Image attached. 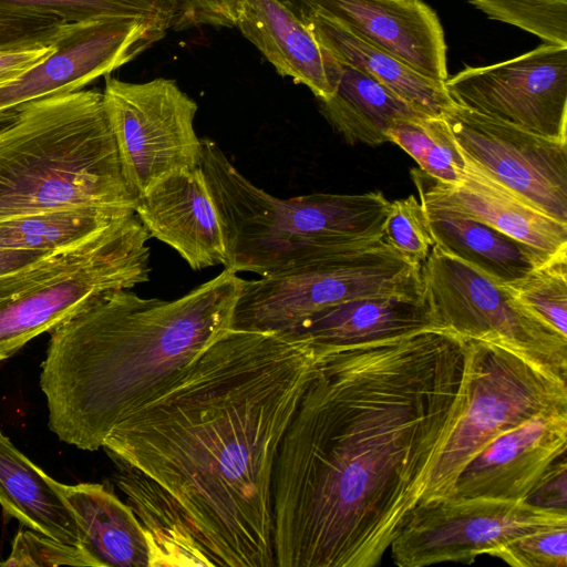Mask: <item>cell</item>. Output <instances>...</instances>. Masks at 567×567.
Returning a JSON list of instances; mask_svg holds the SVG:
<instances>
[{
	"label": "cell",
	"mask_w": 567,
	"mask_h": 567,
	"mask_svg": "<svg viewBox=\"0 0 567 567\" xmlns=\"http://www.w3.org/2000/svg\"><path fill=\"white\" fill-rule=\"evenodd\" d=\"M317 349L275 466L276 566L372 567L464 409L467 340L427 329Z\"/></svg>",
	"instance_id": "1"
},
{
	"label": "cell",
	"mask_w": 567,
	"mask_h": 567,
	"mask_svg": "<svg viewBox=\"0 0 567 567\" xmlns=\"http://www.w3.org/2000/svg\"><path fill=\"white\" fill-rule=\"evenodd\" d=\"M318 349L229 329L105 439L159 566L276 567L274 474Z\"/></svg>",
	"instance_id": "2"
},
{
	"label": "cell",
	"mask_w": 567,
	"mask_h": 567,
	"mask_svg": "<svg viewBox=\"0 0 567 567\" xmlns=\"http://www.w3.org/2000/svg\"><path fill=\"white\" fill-rule=\"evenodd\" d=\"M243 281L224 268L175 300L118 290L51 331L40 374L50 430L81 450L103 447L231 329Z\"/></svg>",
	"instance_id": "3"
},
{
	"label": "cell",
	"mask_w": 567,
	"mask_h": 567,
	"mask_svg": "<svg viewBox=\"0 0 567 567\" xmlns=\"http://www.w3.org/2000/svg\"><path fill=\"white\" fill-rule=\"evenodd\" d=\"M103 92L80 90L31 102L0 124V221L99 207L135 214Z\"/></svg>",
	"instance_id": "4"
},
{
	"label": "cell",
	"mask_w": 567,
	"mask_h": 567,
	"mask_svg": "<svg viewBox=\"0 0 567 567\" xmlns=\"http://www.w3.org/2000/svg\"><path fill=\"white\" fill-rule=\"evenodd\" d=\"M202 142V168L225 237V268L264 277L383 237L390 207L383 193L275 197L247 179L217 143Z\"/></svg>",
	"instance_id": "5"
},
{
	"label": "cell",
	"mask_w": 567,
	"mask_h": 567,
	"mask_svg": "<svg viewBox=\"0 0 567 567\" xmlns=\"http://www.w3.org/2000/svg\"><path fill=\"white\" fill-rule=\"evenodd\" d=\"M150 235L135 214L0 278V361L104 297L148 281Z\"/></svg>",
	"instance_id": "6"
},
{
	"label": "cell",
	"mask_w": 567,
	"mask_h": 567,
	"mask_svg": "<svg viewBox=\"0 0 567 567\" xmlns=\"http://www.w3.org/2000/svg\"><path fill=\"white\" fill-rule=\"evenodd\" d=\"M421 265L382 237L288 271L244 279L231 328L287 332L316 312L344 301L423 298Z\"/></svg>",
	"instance_id": "7"
},
{
	"label": "cell",
	"mask_w": 567,
	"mask_h": 567,
	"mask_svg": "<svg viewBox=\"0 0 567 567\" xmlns=\"http://www.w3.org/2000/svg\"><path fill=\"white\" fill-rule=\"evenodd\" d=\"M466 340L464 409L420 503L450 498L464 466L497 436L534 417L567 412V380L502 346Z\"/></svg>",
	"instance_id": "8"
},
{
	"label": "cell",
	"mask_w": 567,
	"mask_h": 567,
	"mask_svg": "<svg viewBox=\"0 0 567 567\" xmlns=\"http://www.w3.org/2000/svg\"><path fill=\"white\" fill-rule=\"evenodd\" d=\"M422 293L441 327L507 348L567 380V338L502 285L434 245L421 265Z\"/></svg>",
	"instance_id": "9"
},
{
	"label": "cell",
	"mask_w": 567,
	"mask_h": 567,
	"mask_svg": "<svg viewBox=\"0 0 567 567\" xmlns=\"http://www.w3.org/2000/svg\"><path fill=\"white\" fill-rule=\"evenodd\" d=\"M103 101L122 174L137 198L171 175L202 166L198 106L174 80L133 83L106 75Z\"/></svg>",
	"instance_id": "10"
},
{
	"label": "cell",
	"mask_w": 567,
	"mask_h": 567,
	"mask_svg": "<svg viewBox=\"0 0 567 567\" xmlns=\"http://www.w3.org/2000/svg\"><path fill=\"white\" fill-rule=\"evenodd\" d=\"M567 512L526 501L442 498L419 503L390 545L399 567L472 564L536 529L566 523Z\"/></svg>",
	"instance_id": "11"
},
{
	"label": "cell",
	"mask_w": 567,
	"mask_h": 567,
	"mask_svg": "<svg viewBox=\"0 0 567 567\" xmlns=\"http://www.w3.org/2000/svg\"><path fill=\"white\" fill-rule=\"evenodd\" d=\"M444 87L461 106L567 143V47L544 43L503 62L465 66Z\"/></svg>",
	"instance_id": "12"
},
{
	"label": "cell",
	"mask_w": 567,
	"mask_h": 567,
	"mask_svg": "<svg viewBox=\"0 0 567 567\" xmlns=\"http://www.w3.org/2000/svg\"><path fill=\"white\" fill-rule=\"evenodd\" d=\"M442 117L465 159L567 224V143L493 120L454 102Z\"/></svg>",
	"instance_id": "13"
},
{
	"label": "cell",
	"mask_w": 567,
	"mask_h": 567,
	"mask_svg": "<svg viewBox=\"0 0 567 567\" xmlns=\"http://www.w3.org/2000/svg\"><path fill=\"white\" fill-rule=\"evenodd\" d=\"M165 34L159 24L144 19L70 23L48 58L0 87V124L31 102L83 90L134 60Z\"/></svg>",
	"instance_id": "14"
},
{
	"label": "cell",
	"mask_w": 567,
	"mask_h": 567,
	"mask_svg": "<svg viewBox=\"0 0 567 567\" xmlns=\"http://www.w3.org/2000/svg\"><path fill=\"white\" fill-rule=\"evenodd\" d=\"M567 412L534 417L484 446L458 474L450 498L526 501L566 455Z\"/></svg>",
	"instance_id": "15"
},
{
	"label": "cell",
	"mask_w": 567,
	"mask_h": 567,
	"mask_svg": "<svg viewBox=\"0 0 567 567\" xmlns=\"http://www.w3.org/2000/svg\"><path fill=\"white\" fill-rule=\"evenodd\" d=\"M321 13L412 69L444 82L446 44L436 12L422 0H289Z\"/></svg>",
	"instance_id": "16"
},
{
	"label": "cell",
	"mask_w": 567,
	"mask_h": 567,
	"mask_svg": "<svg viewBox=\"0 0 567 567\" xmlns=\"http://www.w3.org/2000/svg\"><path fill=\"white\" fill-rule=\"evenodd\" d=\"M411 176L424 206L484 223L549 256L567 250V224L523 199L467 159L456 185L439 182L420 168L411 169Z\"/></svg>",
	"instance_id": "17"
},
{
	"label": "cell",
	"mask_w": 567,
	"mask_h": 567,
	"mask_svg": "<svg viewBox=\"0 0 567 567\" xmlns=\"http://www.w3.org/2000/svg\"><path fill=\"white\" fill-rule=\"evenodd\" d=\"M135 215L150 237L176 250L193 270L225 266L224 231L202 166L171 175L140 196Z\"/></svg>",
	"instance_id": "18"
},
{
	"label": "cell",
	"mask_w": 567,
	"mask_h": 567,
	"mask_svg": "<svg viewBox=\"0 0 567 567\" xmlns=\"http://www.w3.org/2000/svg\"><path fill=\"white\" fill-rule=\"evenodd\" d=\"M235 27L281 76L306 85L319 101L338 84L341 63L284 0H237Z\"/></svg>",
	"instance_id": "19"
},
{
	"label": "cell",
	"mask_w": 567,
	"mask_h": 567,
	"mask_svg": "<svg viewBox=\"0 0 567 567\" xmlns=\"http://www.w3.org/2000/svg\"><path fill=\"white\" fill-rule=\"evenodd\" d=\"M427 329L445 328L424 297H370L327 307L287 332L308 339L317 348H338Z\"/></svg>",
	"instance_id": "20"
},
{
	"label": "cell",
	"mask_w": 567,
	"mask_h": 567,
	"mask_svg": "<svg viewBox=\"0 0 567 567\" xmlns=\"http://www.w3.org/2000/svg\"><path fill=\"white\" fill-rule=\"evenodd\" d=\"M61 491L78 523L80 548L93 567H152L150 536L128 504L97 483H61Z\"/></svg>",
	"instance_id": "21"
},
{
	"label": "cell",
	"mask_w": 567,
	"mask_h": 567,
	"mask_svg": "<svg viewBox=\"0 0 567 567\" xmlns=\"http://www.w3.org/2000/svg\"><path fill=\"white\" fill-rule=\"evenodd\" d=\"M292 8L338 61L370 75L417 112L426 116H442L453 103L444 82L421 74L321 13Z\"/></svg>",
	"instance_id": "22"
},
{
	"label": "cell",
	"mask_w": 567,
	"mask_h": 567,
	"mask_svg": "<svg viewBox=\"0 0 567 567\" xmlns=\"http://www.w3.org/2000/svg\"><path fill=\"white\" fill-rule=\"evenodd\" d=\"M0 505L25 528L80 547L78 523L61 483L31 462L1 431Z\"/></svg>",
	"instance_id": "23"
},
{
	"label": "cell",
	"mask_w": 567,
	"mask_h": 567,
	"mask_svg": "<svg viewBox=\"0 0 567 567\" xmlns=\"http://www.w3.org/2000/svg\"><path fill=\"white\" fill-rule=\"evenodd\" d=\"M423 207L434 244L498 285L523 278L551 257L484 223L450 210Z\"/></svg>",
	"instance_id": "24"
},
{
	"label": "cell",
	"mask_w": 567,
	"mask_h": 567,
	"mask_svg": "<svg viewBox=\"0 0 567 567\" xmlns=\"http://www.w3.org/2000/svg\"><path fill=\"white\" fill-rule=\"evenodd\" d=\"M320 105L349 144L389 142L386 132L394 122L426 116L370 75L344 63L333 94Z\"/></svg>",
	"instance_id": "25"
},
{
	"label": "cell",
	"mask_w": 567,
	"mask_h": 567,
	"mask_svg": "<svg viewBox=\"0 0 567 567\" xmlns=\"http://www.w3.org/2000/svg\"><path fill=\"white\" fill-rule=\"evenodd\" d=\"M125 216L99 207H73L19 216L0 221V247L60 252L78 246Z\"/></svg>",
	"instance_id": "26"
},
{
	"label": "cell",
	"mask_w": 567,
	"mask_h": 567,
	"mask_svg": "<svg viewBox=\"0 0 567 567\" xmlns=\"http://www.w3.org/2000/svg\"><path fill=\"white\" fill-rule=\"evenodd\" d=\"M386 136L430 177L450 185L460 183L465 159L442 116L396 121L388 130Z\"/></svg>",
	"instance_id": "27"
},
{
	"label": "cell",
	"mask_w": 567,
	"mask_h": 567,
	"mask_svg": "<svg viewBox=\"0 0 567 567\" xmlns=\"http://www.w3.org/2000/svg\"><path fill=\"white\" fill-rule=\"evenodd\" d=\"M0 3L48 13L62 21L144 19L166 31L176 27V13L167 0H0Z\"/></svg>",
	"instance_id": "28"
},
{
	"label": "cell",
	"mask_w": 567,
	"mask_h": 567,
	"mask_svg": "<svg viewBox=\"0 0 567 567\" xmlns=\"http://www.w3.org/2000/svg\"><path fill=\"white\" fill-rule=\"evenodd\" d=\"M502 286L525 309L567 338V250Z\"/></svg>",
	"instance_id": "29"
},
{
	"label": "cell",
	"mask_w": 567,
	"mask_h": 567,
	"mask_svg": "<svg viewBox=\"0 0 567 567\" xmlns=\"http://www.w3.org/2000/svg\"><path fill=\"white\" fill-rule=\"evenodd\" d=\"M489 19L567 47V0H467Z\"/></svg>",
	"instance_id": "30"
},
{
	"label": "cell",
	"mask_w": 567,
	"mask_h": 567,
	"mask_svg": "<svg viewBox=\"0 0 567 567\" xmlns=\"http://www.w3.org/2000/svg\"><path fill=\"white\" fill-rule=\"evenodd\" d=\"M382 234L395 250L421 264L435 245L425 209L414 195L390 202Z\"/></svg>",
	"instance_id": "31"
},
{
	"label": "cell",
	"mask_w": 567,
	"mask_h": 567,
	"mask_svg": "<svg viewBox=\"0 0 567 567\" xmlns=\"http://www.w3.org/2000/svg\"><path fill=\"white\" fill-rule=\"evenodd\" d=\"M489 555L514 567H566L567 522L518 536Z\"/></svg>",
	"instance_id": "32"
},
{
	"label": "cell",
	"mask_w": 567,
	"mask_h": 567,
	"mask_svg": "<svg viewBox=\"0 0 567 567\" xmlns=\"http://www.w3.org/2000/svg\"><path fill=\"white\" fill-rule=\"evenodd\" d=\"M69 27L54 16L0 3V51L55 44Z\"/></svg>",
	"instance_id": "33"
},
{
	"label": "cell",
	"mask_w": 567,
	"mask_h": 567,
	"mask_svg": "<svg viewBox=\"0 0 567 567\" xmlns=\"http://www.w3.org/2000/svg\"><path fill=\"white\" fill-rule=\"evenodd\" d=\"M90 566L91 559L80 548L64 544L30 528L20 529L12 550L0 566Z\"/></svg>",
	"instance_id": "34"
},
{
	"label": "cell",
	"mask_w": 567,
	"mask_h": 567,
	"mask_svg": "<svg viewBox=\"0 0 567 567\" xmlns=\"http://www.w3.org/2000/svg\"><path fill=\"white\" fill-rule=\"evenodd\" d=\"M176 13L175 30L193 27H226L236 23L237 0H167Z\"/></svg>",
	"instance_id": "35"
},
{
	"label": "cell",
	"mask_w": 567,
	"mask_h": 567,
	"mask_svg": "<svg viewBox=\"0 0 567 567\" xmlns=\"http://www.w3.org/2000/svg\"><path fill=\"white\" fill-rule=\"evenodd\" d=\"M526 502L544 508L567 512L566 455L553 463Z\"/></svg>",
	"instance_id": "36"
},
{
	"label": "cell",
	"mask_w": 567,
	"mask_h": 567,
	"mask_svg": "<svg viewBox=\"0 0 567 567\" xmlns=\"http://www.w3.org/2000/svg\"><path fill=\"white\" fill-rule=\"evenodd\" d=\"M56 48L55 44L0 51V87L14 81L42 62Z\"/></svg>",
	"instance_id": "37"
},
{
	"label": "cell",
	"mask_w": 567,
	"mask_h": 567,
	"mask_svg": "<svg viewBox=\"0 0 567 567\" xmlns=\"http://www.w3.org/2000/svg\"><path fill=\"white\" fill-rule=\"evenodd\" d=\"M53 254L56 252H41L0 247V278L14 274Z\"/></svg>",
	"instance_id": "38"
}]
</instances>
